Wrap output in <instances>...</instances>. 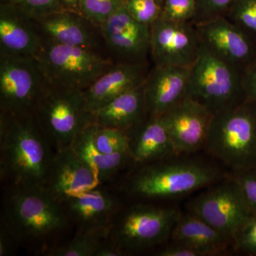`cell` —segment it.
Instances as JSON below:
<instances>
[{
  "label": "cell",
  "instance_id": "ac0fdd59",
  "mask_svg": "<svg viewBox=\"0 0 256 256\" xmlns=\"http://www.w3.org/2000/svg\"><path fill=\"white\" fill-rule=\"evenodd\" d=\"M146 62L112 65L84 90L90 114L112 99L141 85L146 78Z\"/></svg>",
  "mask_w": 256,
  "mask_h": 256
},
{
  "label": "cell",
  "instance_id": "52a82bcc",
  "mask_svg": "<svg viewBox=\"0 0 256 256\" xmlns=\"http://www.w3.org/2000/svg\"><path fill=\"white\" fill-rule=\"evenodd\" d=\"M218 173L194 161H172L149 164L132 178L130 191L146 198H171L191 193L212 184Z\"/></svg>",
  "mask_w": 256,
  "mask_h": 256
},
{
  "label": "cell",
  "instance_id": "1f68e13d",
  "mask_svg": "<svg viewBox=\"0 0 256 256\" xmlns=\"http://www.w3.org/2000/svg\"><path fill=\"white\" fill-rule=\"evenodd\" d=\"M236 0H196V14L194 22L198 24L226 16Z\"/></svg>",
  "mask_w": 256,
  "mask_h": 256
},
{
  "label": "cell",
  "instance_id": "2e32d148",
  "mask_svg": "<svg viewBox=\"0 0 256 256\" xmlns=\"http://www.w3.org/2000/svg\"><path fill=\"white\" fill-rule=\"evenodd\" d=\"M190 69L154 66L144 82L146 110L150 116L160 117L186 96Z\"/></svg>",
  "mask_w": 256,
  "mask_h": 256
},
{
  "label": "cell",
  "instance_id": "d6986e66",
  "mask_svg": "<svg viewBox=\"0 0 256 256\" xmlns=\"http://www.w3.org/2000/svg\"><path fill=\"white\" fill-rule=\"evenodd\" d=\"M131 159L139 164L159 161L176 154L161 117H152L129 131Z\"/></svg>",
  "mask_w": 256,
  "mask_h": 256
},
{
  "label": "cell",
  "instance_id": "ba28073f",
  "mask_svg": "<svg viewBox=\"0 0 256 256\" xmlns=\"http://www.w3.org/2000/svg\"><path fill=\"white\" fill-rule=\"evenodd\" d=\"M48 86L36 58L0 54L1 114L32 116Z\"/></svg>",
  "mask_w": 256,
  "mask_h": 256
},
{
  "label": "cell",
  "instance_id": "8d00e7d4",
  "mask_svg": "<svg viewBox=\"0 0 256 256\" xmlns=\"http://www.w3.org/2000/svg\"><path fill=\"white\" fill-rule=\"evenodd\" d=\"M124 252L114 242H108L106 240L102 242L100 247L96 250L94 256H121L124 255Z\"/></svg>",
  "mask_w": 256,
  "mask_h": 256
},
{
  "label": "cell",
  "instance_id": "e575fe53",
  "mask_svg": "<svg viewBox=\"0 0 256 256\" xmlns=\"http://www.w3.org/2000/svg\"><path fill=\"white\" fill-rule=\"evenodd\" d=\"M242 86L245 100L256 104V60L242 70Z\"/></svg>",
  "mask_w": 256,
  "mask_h": 256
},
{
  "label": "cell",
  "instance_id": "d4e9b609",
  "mask_svg": "<svg viewBox=\"0 0 256 256\" xmlns=\"http://www.w3.org/2000/svg\"><path fill=\"white\" fill-rule=\"evenodd\" d=\"M110 226L80 228L70 242L48 252L50 256H94L101 244L109 238Z\"/></svg>",
  "mask_w": 256,
  "mask_h": 256
},
{
  "label": "cell",
  "instance_id": "9a60e30c",
  "mask_svg": "<svg viewBox=\"0 0 256 256\" xmlns=\"http://www.w3.org/2000/svg\"><path fill=\"white\" fill-rule=\"evenodd\" d=\"M100 184L92 170L70 146L56 150L44 188L57 201L68 198Z\"/></svg>",
  "mask_w": 256,
  "mask_h": 256
},
{
  "label": "cell",
  "instance_id": "ab89813d",
  "mask_svg": "<svg viewBox=\"0 0 256 256\" xmlns=\"http://www.w3.org/2000/svg\"><path fill=\"white\" fill-rule=\"evenodd\" d=\"M158 1L159 2L160 4H162V2H163V1H164V0H158Z\"/></svg>",
  "mask_w": 256,
  "mask_h": 256
},
{
  "label": "cell",
  "instance_id": "cb8c5ba5",
  "mask_svg": "<svg viewBox=\"0 0 256 256\" xmlns=\"http://www.w3.org/2000/svg\"><path fill=\"white\" fill-rule=\"evenodd\" d=\"M171 238L174 242L194 248L204 256L220 254L232 240L191 213L180 216L172 232Z\"/></svg>",
  "mask_w": 256,
  "mask_h": 256
},
{
  "label": "cell",
  "instance_id": "7c38bea8",
  "mask_svg": "<svg viewBox=\"0 0 256 256\" xmlns=\"http://www.w3.org/2000/svg\"><path fill=\"white\" fill-rule=\"evenodd\" d=\"M196 25L204 46L222 60L242 72L256 60L254 37L226 16Z\"/></svg>",
  "mask_w": 256,
  "mask_h": 256
},
{
  "label": "cell",
  "instance_id": "e0dca14e",
  "mask_svg": "<svg viewBox=\"0 0 256 256\" xmlns=\"http://www.w3.org/2000/svg\"><path fill=\"white\" fill-rule=\"evenodd\" d=\"M43 35L35 20L10 3L0 4V54L35 58Z\"/></svg>",
  "mask_w": 256,
  "mask_h": 256
},
{
  "label": "cell",
  "instance_id": "277c9868",
  "mask_svg": "<svg viewBox=\"0 0 256 256\" xmlns=\"http://www.w3.org/2000/svg\"><path fill=\"white\" fill-rule=\"evenodd\" d=\"M32 116L56 150L72 146L79 133L92 122L84 90L50 86L40 98Z\"/></svg>",
  "mask_w": 256,
  "mask_h": 256
},
{
  "label": "cell",
  "instance_id": "4dcf8cb0",
  "mask_svg": "<svg viewBox=\"0 0 256 256\" xmlns=\"http://www.w3.org/2000/svg\"><path fill=\"white\" fill-rule=\"evenodd\" d=\"M124 6L134 20L150 26L161 16L162 4L158 0H126Z\"/></svg>",
  "mask_w": 256,
  "mask_h": 256
},
{
  "label": "cell",
  "instance_id": "8992f818",
  "mask_svg": "<svg viewBox=\"0 0 256 256\" xmlns=\"http://www.w3.org/2000/svg\"><path fill=\"white\" fill-rule=\"evenodd\" d=\"M35 58L50 86L82 90L112 65L94 50L67 46L44 36Z\"/></svg>",
  "mask_w": 256,
  "mask_h": 256
},
{
  "label": "cell",
  "instance_id": "5bb4252c",
  "mask_svg": "<svg viewBox=\"0 0 256 256\" xmlns=\"http://www.w3.org/2000/svg\"><path fill=\"white\" fill-rule=\"evenodd\" d=\"M99 28L108 46L124 63H142L150 50V26L139 22L124 4L114 12Z\"/></svg>",
  "mask_w": 256,
  "mask_h": 256
},
{
  "label": "cell",
  "instance_id": "5b68a950",
  "mask_svg": "<svg viewBox=\"0 0 256 256\" xmlns=\"http://www.w3.org/2000/svg\"><path fill=\"white\" fill-rule=\"evenodd\" d=\"M242 70L225 62L202 44V50L190 69L186 96L216 114L245 100Z\"/></svg>",
  "mask_w": 256,
  "mask_h": 256
},
{
  "label": "cell",
  "instance_id": "4fadbf2b",
  "mask_svg": "<svg viewBox=\"0 0 256 256\" xmlns=\"http://www.w3.org/2000/svg\"><path fill=\"white\" fill-rule=\"evenodd\" d=\"M160 117L176 154L193 152L206 144L213 114L198 101L185 96Z\"/></svg>",
  "mask_w": 256,
  "mask_h": 256
},
{
  "label": "cell",
  "instance_id": "484cf974",
  "mask_svg": "<svg viewBox=\"0 0 256 256\" xmlns=\"http://www.w3.org/2000/svg\"><path fill=\"white\" fill-rule=\"evenodd\" d=\"M94 142L98 149L106 154L130 152L129 132L122 130L96 124Z\"/></svg>",
  "mask_w": 256,
  "mask_h": 256
},
{
  "label": "cell",
  "instance_id": "6da1fadb",
  "mask_svg": "<svg viewBox=\"0 0 256 256\" xmlns=\"http://www.w3.org/2000/svg\"><path fill=\"white\" fill-rule=\"evenodd\" d=\"M32 116H0V176L12 186H44L54 153Z\"/></svg>",
  "mask_w": 256,
  "mask_h": 256
},
{
  "label": "cell",
  "instance_id": "7a4b0ae2",
  "mask_svg": "<svg viewBox=\"0 0 256 256\" xmlns=\"http://www.w3.org/2000/svg\"><path fill=\"white\" fill-rule=\"evenodd\" d=\"M1 227L16 242L42 244L63 230L68 216L44 186H12L3 204Z\"/></svg>",
  "mask_w": 256,
  "mask_h": 256
},
{
  "label": "cell",
  "instance_id": "f35d334b",
  "mask_svg": "<svg viewBox=\"0 0 256 256\" xmlns=\"http://www.w3.org/2000/svg\"><path fill=\"white\" fill-rule=\"evenodd\" d=\"M82 0H58L62 10L79 14H82Z\"/></svg>",
  "mask_w": 256,
  "mask_h": 256
},
{
  "label": "cell",
  "instance_id": "836d02e7",
  "mask_svg": "<svg viewBox=\"0 0 256 256\" xmlns=\"http://www.w3.org/2000/svg\"><path fill=\"white\" fill-rule=\"evenodd\" d=\"M237 250L256 255V216H252L233 238Z\"/></svg>",
  "mask_w": 256,
  "mask_h": 256
},
{
  "label": "cell",
  "instance_id": "30bf717a",
  "mask_svg": "<svg viewBox=\"0 0 256 256\" xmlns=\"http://www.w3.org/2000/svg\"><path fill=\"white\" fill-rule=\"evenodd\" d=\"M188 208L230 240L252 216L234 178L193 198Z\"/></svg>",
  "mask_w": 256,
  "mask_h": 256
},
{
  "label": "cell",
  "instance_id": "603a6c76",
  "mask_svg": "<svg viewBox=\"0 0 256 256\" xmlns=\"http://www.w3.org/2000/svg\"><path fill=\"white\" fill-rule=\"evenodd\" d=\"M96 128L94 122L89 124L75 138L70 148L102 184L116 176L132 159L130 152L106 154L99 150L94 142Z\"/></svg>",
  "mask_w": 256,
  "mask_h": 256
},
{
  "label": "cell",
  "instance_id": "8fae6325",
  "mask_svg": "<svg viewBox=\"0 0 256 256\" xmlns=\"http://www.w3.org/2000/svg\"><path fill=\"white\" fill-rule=\"evenodd\" d=\"M196 24L158 18L150 26V54L154 66L191 67L202 50Z\"/></svg>",
  "mask_w": 256,
  "mask_h": 256
},
{
  "label": "cell",
  "instance_id": "d6a6232c",
  "mask_svg": "<svg viewBox=\"0 0 256 256\" xmlns=\"http://www.w3.org/2000/svg\"><path fill=\"white\" fill-rule=\"evenodd\" d=\"M252 216H256V170L255 168L237 172L234 178Z\"/></svg>",
  "mask_w": 256,
  "mask_h": 256
},
{
  "label": "cell",
  "instance_id": "4316f807",
  "mask_svg": "<svg viewBox=\"0 0 256 256\" xmlns=\"http://www.w3.org/2000/svg\"><path fill=\"white\" fill-rule=\"evenodd\" d=\"M226 18L256 37V0H236Z\"/></svg>",
  "mask_w": 256,
  "mask_h": 256
},
{
  "label": "cell",
  "instance_id": "ffe728a7",
  "mask_svg": "<svg viewBox=\"0 0 256 256\" xmlns=\"http://www.w3.org/2000/svg\"><path fill=\"white\" fill-rule=\"evenodd\" d=\"M42 35L52 41L70 46L94 50L96 28L82 14L70 12H57L37 22Z\"/></svg>",
  "mask_w": 256,
  "mask_h": 256
},
{
  "label": "cell",
  "instance_id": "44dd1931",
  "mask_svg": "<svg viewBox=\"0 0 256 256\" xmlns=\"http://www.w3.org/2000/svg\"><path fill=\"white\" fill-rule=\"evenodd\" d=\"M146 112L144 82L124 92L92 112V122L99 127L129 132L142 121Z\"/></svg>",
  "mask_w": 256,
  "mask_h": 256
},
{
  "label": "cell",
  "instance_id": "d590c367",
  "mask_svg": "<svg viewBox=\"0 0 256 256\" xmlns=\"http://www.w3.org/2000/svg\"><path fill=\"white\" fill-rule=\"evenodd\" d=\"M158 256H204L200 250L184 245L182 244L174 242L172 245L165 248L160 250Z\"/></svg>",
  "mask_w": 256,
  "mask_h": 256
},
{
  "label": "cell",
  "instance_id": "83f0119b",
  "mask_svg": "<svg viewBox=\"0 0 256 256\" xmlns=\"http://www.w3.org/2000/svg\"><path fill=\"white\" fill-rule=\"evenodd\" d=\"M126 0H82V14L96 28L114 12L124 4Z\"/></svg>",
  "mask_w": 256,
  "mask_h": 256
},
{
  "label": "cell",
  "instance_id": "74e56055",
  "mask_svg": "<svg viewBox=\"0 0 256 256\" xmlns=\"http://www.w3.org/2000/svg\"><path fill=\"white\" fill-rule=\"evenodd\" d=\"M15 240L10 234L2 227L0 232V256L9 255L12 247L15 244Z\"/></svg>",
  "mask_w": 256,
  "mask_h": 256
},
{
  "label": "cell",
  "instance_id": "9c48e42d",
  "mask_svg": "<svg viewBox=\"0 0 256 256\" xmlns=\"http://www.w3.org/2000/svg\"><path fill=\"white\" fill-rule=\"evenodd\" d=\"M180 216L175 208L133 206L111 224L109 240L124 252H140L156 246L171 237Z\"/></svg>",
  "mask_w": 256,
  "mask_h": 256
},
{
  "label": "cell",
  "instance_id": "f546056e",
  "mask_svg": "<svg viewBox=\"0 0 256 256\" xmlns=\"http://www.w3.org/2000/svg\"><path fill=\"white\" fill-rule=\"evenodd\" d=\"M1 2L14 5L28 18L36 22L63 10L58 0H1Z\"/></svg>",
  "mask_w": 256,
  "mask_h": 256
},
{
  "label": "cell",
  "instance_id": "3957f363",
  "mask_svg": "<svg viewBox=\"0 0 256 256\" xmlns=\"http://www.w3.org/2000/svg\"><path fill=\"white\" fill-rule=\"evenodd\" d=\"M206 146L216 158L236 172L256 164V104H242L214 114Z\"/></svg>",
  "mask_w": 256,
  "mask_h": 256
},
{
  "label": "cell",
  "instance_id": "f1b7e54d",
  "mask_svg": "<svg viewBox=\"0 0 256 256\" xmlns=\"http://www.w3.org/2000/svg\"><path fill=\"white\" fill-rule=\"evenodd\" d=\"M196 14V0H164L160 18L173 22H191Z\"/></svg>",
  "mask_w": 256,
  "mask_h": 256
},
{
  "label": "cell",
  "instance_id": "7402d4cb",
  "mask_svg": "<svg viewBox=\"0 0 256 256\" xmlns=\"http://www.w3.org/2000/svg\"><path fill=\"white\" fill-rule=\"evenodd\" d=\"M63 204L68 217L80 228L110 226L118 207L112 195L97 188L72 197Z\"/></svg>",
  "mask_w": 256,
  "mask_h": 256
}]
</instances>
